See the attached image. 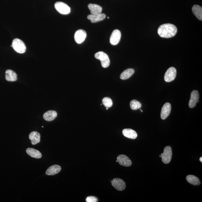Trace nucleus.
Returning <instances> with one entry per match:
<instances>
[{
    "label": "nucleus",
    "mask_w": 202,
    "mask_h": 202,
    "mask_svg": "<svg viewBox=\"0 0 202 202\" xmlns=\"http://www.w3.org/2000/svg\"><path fill=\"white\" fill-rule=\"evenodd\" d=\"M171 111V105L170 103H167L163 106L161 109V117L163 120L166 119L169 116Z\"/></svg>",
    "instance_id": "f8f14e48"
},
{
    "label": "nucleus",
    "mask_w": 202,
    "mask_h": 202,
    "mask_svg": "<svg viewBox=\"0 0 202 202\" xmlns=\"http://www.w3.org/2000/svg\"><path fill=\"white\" fill-rule=\"evenodd\" d=\"M186 179L188 182L194 185H199L201 183L199 179L196 176L192 175L187 176Z\"/></svg>",
    "instance_id": "4be33fe9"
},
{
    "label": "nucleus",
    "mask_w": 202,
    "mask_h": 202,
    "mask_svg": "<svg viewBox=\"0 0 202 202\" xmlns=\"http://www.w3.org/2000/svg\"><path fill=\"white\" fill-rule=\"evenodd\" d=\"M29 139L31 140L32 145H36L40 142V134L37 131L32 132L29 135Z\"/></svg>",
    "instance_id": "2eb2a0df"
},
{
    "label": "nucleus",
    "mask_w": 202,
    "mask_h": 202,
    "mask_svg": "<svg viewBox=\"0 0 202 202\" xmlns=\"http://www.w3.org/2000/svg\"><path fill=\"white\" fill-rule=\"evenodd\" d=\"M130 106L132 109L136 110L141 107L142 105L139 101L136 100H133L130 102Z\"/></svg>",
    "instance_id": "b1692460"
},
{
    "label": "nucleus",
    "mask_w": 202,
    "mask_h": 202,
    "mask_svg": "<svg viewBox=\"0 0 202 202\" xmlns=\"http://www.w3.org/2000/svg\"><path fill=\"white\" fill-rule=\"evenodd\" d=\"M119 164L125 167H130L132 165V162L129 158L127 156L124 155H119L117 158Z\"/></svg>",
    "instance_id": "9b49d317"
},
{
    "label": "nucleus",
    "mask_w": 202,
    "mask_h": 202,
    "mask_svg": "<svg viewBox=\"0 0 202 202\" xmlns=\"http://www.w3.org/2000/svg\"><path fill=\"white\" fill-rule=\"evenodd\" d=\"M55 7L61 14L67 15L71 12V8L67 4L61 2H58L55 4Z\"/></svg>",
    "instance_id": "20e7f679"
},
{
    "label": "nucleus",
    "mask_w": 202,
    "mask_h": 202,
    "mask_svg": "<svg viewBox=\"0 0 202 202\" xmlns=\"http://www.w3.org/2000/svg\"><path fill=\"white\" fill-rule=\"evenodd\" d=\"M108 18L109 19V17H108Z\"/></svg>",
    "instance_id": "c85d7f7f"
},
{
    "label": "nucleus",
    "mask_w": 202,
    "mask_h": 202,
    "mask_svg": "<svg viewBox=\"0 0 202 202\" xmlns=\"http://www.w3.org/2000/svg\"><path fill=\"white\" fill-rule=\"evenodd\" d=\"M88 7L90 10L91 14H98L101 13L102 8L99 5L90 3L88 6Z\"/></svg>",
    "instance_id": "dca6fc26"
},
{
    "label": "nucleus",
    "mask_w": 202,
    "mask_h": 202,
    "mask_svg": "<svg viewBox=\"0 0 202 202\" xmlns=\"http://www.w3.org/2000/svg\"><path fill=\"white\" fill-rule=\"evenodd\" d=\"M192 12L193 14L198 19L202 20V8L198 5H195L192 8Z\"/></svg>",
    "instance_id": "412c9836"
},
{
    "label": "nucleus",
    "mask_w": 202,
    "mask_h": 202,
    "mask_svg": "<svg viewBox=\"0 0 202 202\" xmlns=\"http://www.w3.org/2000/svg\"><path fill=\"white\" fill-rule=\"evenodd\" d=\"M121 34L119 30L116 29L113 32L110 39V42L112 45H115L120 42Z\"/></svg>",
    "instance_id": "6e6552de"
},
{
    "label": "nucleus",
    "mask_w": 202,
    "mask_h": 202,
    "mask_svg": "<svg viewBox=\"0 0 202 202\" xmlns=\"http://www.w3.org/2000/svg\"><path fill=\"white\" fill-rule=\"evenodd\" d=\"M106 16L105 13H100L98 14L89 15L87 17L88 19L90 20L92 23L98 22L105 19Z\"/></svg>",
    "instance_id": "ddd939ff"
},
{
    "label": "nucleus",
    "mask_w": 202,
    "mask_h": 202,
    "mask_svg": "<svg viewBox=\"0 0 202 202\" xmlns=\"http://www.w3.org/2000/svg\"><path fill=\"white\" fill-rule=\"evenodd\" d=\"M177 74V71L174 67H171L168 69L164 75L165 81L170 82L174 80Z\"/></svg>",
    "instance_id": "423d86ee"
},
{
    "label": "nucleus",
    "mask_w": 202,
    "mask_h": 202,
    "mask_svg": "<svg viewBox=\"0 0 202 202\" xmlns=\"http://www.w3.org/2000/svg\"><path fill=\"white\" fill-rule=\"evenodd\" d=\"M123 133L124 136L129 139H135L137 136L136 132L131 129H124L123 131Z\"/></svg>",
    "instance_id": "f3484780"
},
{
    "label": "nucleus",
    "mask_w": 202,
    "mask_h": 202,
    "mask_svg": "<svg viewBox=\"0 0 202 202\" xmlns=\"http://www.w3.org/2000/svg\"><path fill=\"white\" fill-rule=\"evenodd\" d=\"M86 201L87 202H96L98 201V199L96 197L90 196L86 198Z\"/></svg>",
    "instance_id": "a878e982"
},
{
    "label": "nucleus",
    "mask_w": 202,
    "mask_h": 202,
    "mask_svg": "<svg viewBox=\"0 0 202 202\" xmlns=\"http://www.w3.org/2000/svg\"><path fill=\"white\" fill-rule=\"evenodd\" d=\"M172 156V151L170 146L165 147L163 153L162 154V161L164 163L169 164L170 162Z\"/></svg>",
    "instance_id": "39448f33"
},
{
    "label": "nucleus",
    "mask_w": 202,
    "mask_h": 202,
    "mask_svg": "<svg viewBox=\"0 0 202 202\" xmlns=\"http://www.w3.org/2000/svg\"><path fill=\"white\" fill-rule=\"evenodd\" d=\"M61 169H62L60 166L54 165L48 169L46 172V174L49 176L54 175L60 172Z\"/></svg>",
    "instance_id": "4468645a"
},
{
    "label": "nucleus",
    "mask_w": 202,
    "mask_h": 202,
    "mask_svg": "<svg viewBox=\"0 0 202 202\" xmlns=\"http://www.w3.org/2000/svg\"><path fill=\"white\" fill-rule=\"evenodd\" d=\"M199 94L197 90H194L192 92L189 103L190 108H192L196 106V103L199 101Z\"/></svg>",
    "instance_id": "1a4fd4ad"
},
{
    "label": "nucleus",
    "mask_w": 202,
    "mask_h": 202,
    "mask_svg": "<svg viewBox=\"0 0 202 202\" xmlns=\"http://www.w3.org/2000/svg\"><path fill=\"white\" fill-rule=\"evenodd\" d=\"M26 152L29 155L35 158L40 159L42 157L41 153L36 149L28 148L26 149Z\"/></svg>",
    "instance_id": "6ab92c4d"
},
{
    "label": "nucleus",
    "mask_w": 202,
    "mask_h": 202,
    "mask_svg": "<svg viewBox=\"0 0 202 202\" xmlns=\"http://www.w3.org/2000/svg\"><path fill=\"white\" fill-rule=\"evenodd\" d=\"M112 185L118 191H122L126 188V184L123 180L115 178L111 181Z\"/></svg>",
    "instance_id": "0eeeda50"
},
{
    "label": "nucleus",
    "mask_w": 202,
    "mask_h": 202,
    "mask_svg": "<svg viewBox=\"0 0 202 202\" xmlns=\"http://www.w3.org/2000/svg\"><path fill=\"white\" fill-rule=\"evenodd\" d=\"M57 113L54 111H49L45 112L43 115V118L47 121H51L56 118Z\"/></svg>",
    "instance_id": "aec40b11"
},
{
    "label": "nucleus",
    "mask_w": 202,
    "mask_h": 202,
    "mask_svg": "<svg viewBox=\"0 0 202 202\" xmlns=\"http://www.w3.org/2000/svg\"><path fill=\"white\" fill-rule=\"evenodd\" d=\"M135 73V70L133 69H128L126 70L122 73L120 76V79L123 80L128 79Z\"/></svg>",
    "instance_id": "5701e85b"
},
{
    "label": "nucleus",
    "mask_w": 202,
    "mask_h": 202,
    "mask_svg": "<svg viewBox=\"0 0 202 202\" xmlns=\"http://www.w3.org/2000/svg\"><path fill=\"white\" fill-rule=\"evenodd\" d=\"M200 162H202V157H201V158H200Z\"/></svg>",
    "instance_id": "bb28decb"
},
{
    "label": "nucleus",
    "mask_w": 202,
    "mask_h": 202,
    "mask_svg": "<svg viewBox=\"0 0 202 202\" xmlns=\"http://www.w3.org/2000/svg\"><path fill=\"white\" fill-rule=\"evenodd\" d=\"M16 73L11 70L8 69L6 72V81L13 82L17 80Z\"/></svg>",
    "instance_id": "a211bd4d"
},
{
    "label": "nucleus",
    "mask_w": 202,
    "mask_h": 202,
    "mask_svg": "<svg viewBox=\"0 0 202 202\" xmlns=\"http://www.w3.org/2000/svg\"><path fill=\"white\" fill-rule=\"evenodd\" d=\"M162 155H161H161H159V157H160V158H162Z\"/></svg>",
    "instance_id": "cd10ccee"
},
{
    "label": "nucleus",
    "mask_w": 202,
    "mask_h": 202,
    "mask_svg": "<svg viewBox=\"0 0 202 202\" xmlns=\"http://www.w3.org/2000/svg\"><path fill=\"white\" fill-rule=\"evenodd\" d=\"M102 102L104 106L108 108L111 107L113 105V102L112 100L108 97H105L103 98Z\"/></svg>",
    "instance_id": "393cba45"
},
{
    "label": "nucleus",
    "mask_w": 202,
    "mask_h": 202,
    "mask_svg": "<svg viewBox=\"0 0 202 202\" xmlns=\"http://www.w3.org/2000/svg\"><path fill=\"white\" fill-rule=\"evenodd\" d=\"M11 46L18 53L23 54L26 51V47L24 42L19 39H14L13 40Z\"/></svg>",
    "instance_id": "f03ea898"
},
{
    "label": "nucleus",
    "mask_w": 202,
    "mask_h": 202,
    "mask_svg": "<svg viewBox=\"0 0 202 202\" xmlns=\"http://www.w3.org/2000/svg\"><path fill=\"white\" fill-rule=\"evenodd\" d=\"M95 57L101 60L102 67L107 68L109 67L110 61L109 57L106 54L102 51H100L95 54Z\"/></svg>",
    "instance_id": "7ed1b4c3"
},
{
    "label": "nucleus",
    "mask_w": 202,
    "mask_h": 202,
    "mask_svg": "<svg viewBox=\"0 0 202 202\" xmlns=\"http://www.w3.org/2000/svg\"><path fill=\"white\" fill-rule=\"evenodd\" d=\"M177 31V28L175 25L167 23L160 25L158 29V33L162 38H169L175 36Z\"/></svg>",
    "instance_id": "f257e3e1"
},
{
    "label": "nucleus",
    "mask_w": 202,
    "mask_h": 202,
    "mask_svg": "<svg viewBox=\"0 0 202 202\" xmlns=\"http://www.w3.org/2000/svg\"><path fill=\"white\" fill-rule=\"evenodd\" d=\"M86 37V33L84 30L80 29L76 32L74 38L77 44H80L85 40Z\"/></svg>",
    "instance_id": "9d476101"
}]
</instances>
